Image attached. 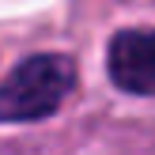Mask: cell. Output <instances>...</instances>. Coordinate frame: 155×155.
Segmentation results:
<instances>
[{
  "label": "cell",
  "mask_w": 155,
  "mask_h": 155,
  "mask_svg": "<svg viewBox=\"0 0 155 155\" xmlns=\"http://www.w3.org/2000/svg\"><path fill=\"white\" fill-rule=\"evenodd\" d=\"M76 87V61L64 53H34L0 83V121H42L57 114Z\"/></svg>",
  "instance_id": "1"
},
{
  "label": "cell",
  "mask_w": 155,
  "mask_h": 155,
  "mask_svg": "<svg viewBox=\"0 0 155 155\" xmlns=\"http://www.w3.org/2000/svg\"><path fill=\"white\" fill-rule=\"evenodd\" d=\"M106 61L121 91L155 95V30H121L110 42Z\"/></svg>",
  "instance_id": "2"
}]
</instances>
